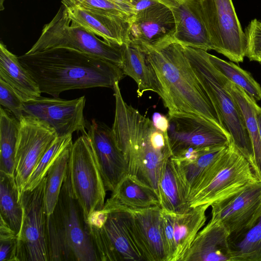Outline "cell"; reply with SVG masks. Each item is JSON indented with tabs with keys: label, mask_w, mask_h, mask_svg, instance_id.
<instances>
[{
	"label": "cell",
	"mask_w": 261,
	"mask_h": 261,
	"mask_svg": "<svg viewBox=\"0 0 261 261\" xmlns=\"http://www.w3.org/2000/svg\"><path fill=\"white\" fill-rule=\"evenodd\" d=\"M119 82L113 88L115 111L111 129L114 140L124 156L127 175L151 189L159 199V178L172 155L168 134L124 101Z\"/></svg>",
	"instance_id": "6da1fadb"
},
{
	"label": "cell",
	"mask_w": 261,
	"mask_h": 261,
	"mask_svg": "<svg viewBox=\"0 0 261 261\" xmlns=\"http://www.w3.org/2000/svg\"><path fill=\"white\" fill-rule=\"evenodd\" d=\"M18 58L41 92L54 97L72 89L113 88L124 76L121 67L111 62L68 48L24 54Z\"/></svg>",
	"instance_id": "7a4b0ae2"
},
{
	"label": "cell",
	"mask_w": 261,
	"mask_h": 261,
	"mask_svg": "<svg viewBox=\"0 0 261 261\" xmlns=\"http://www.w3.org/2000/svg\"><path fill=\"white\" fill-rule=\"evenodd\" d=\"M137 46L145 54L162 87L163 102L168 110V116H199L227 132L222 126L181 44L173 40L155 47Z\"/></svg>",
	"instance_id": "3957f363"
},
{
	"label": "cell",
	"mask_w": 261,
	"mask_h": 261,
	"mask_svg": "<svg viewBox=\"0 0 261 261\" xmlns=\"http://www.w3.org/2000/svg\"><path fill=\"white\" fill-rule=\"evenodd\" d=\"M49 261H99L83 210L72 192L69 169L47 217Z\"/></svg>",
	"instance_id": "277c9868"
},
{
	"label": "cell",
	"mask_w": 261,
	"mask_h": 261,
	"mask_svg": "<svg viewBox=\"0 0 261 261\" xmlns=\"http://www.w3.org/2000/svg\"><path fill=\"white\" fill-rule=\"evenodd\" d=\"M182 46L222 126L229 133L233 143L252 166L253 155L250 138L241 111L225 87L227 79L211 63L207 51Z\"/></svg>",
	"instance_id": "5b68a950"
},
{
	"label": "cell",
	"mask_w": 261,
	"mask_h": 261,
	"mask_svg": "<svg viewBox=\"0 0 261 261\" xmlns=\"http://www.w3.org/2000/svg\"><path fill=\"white\" fill-rule=\"evenodd\" d=\"M260 181L232 141L203 173L188 198L189 207L229 198Z\"/></svg>",
	"instance_id": "8992f818"
},
{
	"label": "cell",
	"mask_w": 261,
	"mask_h": 261,
	"mask_svg": "<svg viewBox=\"0 0 261 261\" xmlns=\"http://www.w3.org/2000/svg\"><path fill=\"white\" fill-rule=\"evenodd\" d=\"M63 48L75 50L111 62L121 67L122 47L101 40L84 27L71 20L62 4L53 19L25 54Z\"/></svg>",
	"instance_id": "52a82bcc"
},
{
	"label": "cell",
	"mask_w": 261,
	"mask_h": 261,
	"mask_svg": "<svg viewBox=\"0 0 261 261\" xmlns=\"http://www.w3.org/2000/svg\"><path fill=\"white\" fill-rule=\"evenodd\" d=\"M86 222L99 260H144L121 209L104 205L93 212Z\"/></svg>",
	"instance_id": "ba28073f"
},
{
	"label": "cell",
	"mask_w": 261,
	"mask_h": 261,
	"mask_svg": "<svg viewBox=\"0 0 261 261\" xmlns=\"http://www.w3.org/2000/svg\"><path fill=\"white\" fill-rule=\"evenodd\" d=\"M69 169L72 192L86 221L93 212L103 208L107 191L87 132L73 143Z\"/></svg>",
	"instance_id": "9c48e42d"
},
{
	"label": "cell",
	"mask_w": 261,
	"mask_h": 261,
	"mask_svg": "<svg viewBox=\"0 0 261 261\" xmlns=\"http://www.w3.org/2000/svg\"><path fill=\"white\" fill-rule=\"evenodd\" d=\"M202 18L214 50L243 62L247 45L232 0H201Z\"/></svg>",
	"instance_id": "30bf717a"
},
{
	"label": "cell",
	"mask_w": 261,
	"mask_h": 261,
	"mask_svg": "<svg viewBox=\"0 0 261 261\" xmlns=\"http://www.w3.org/2000/svg\"><path fill=\"white\" fill-rule=\"evenodd\" d=\"M46 176L34 189L19 197L23 215L18 234L17 261H49L47 217L44 209Z\"/></svg>",
	"instance_id": "8fae6325"
},
{
	"label": "cell",
	"mask_w": 261,
	"mask_h": 261,
	"mask_svg": "<svg viewBox=\"0 0 261 261\" xmlns=\"http://www.w3.org/2000/svg\"><path fill=\"white\" fill-rule=\"evenodd\" d=\"M19 122L14 175L20 197L33 170L58 135L51 126L35 117L23 115Z\"/></svg>",
	"instance_id": "7c38bea8"
},
{
	"label": "cell",
	"mask_w": 261,
	"mask_h": 261,
	"mask_svg": "<svg viewBox=\"0 0 261 261\" xmlns=\"http://www.w3.org/2000/svg\"><path fill=\"white\" fill-rule=\"evenodd\" d=\"M168 117L167 134L172 155L189 148L228 145L232 141L229 133L202 117L176 114Z\"/></svg>",
	"instance_id": "4fadbf2b"
},
{
	"label": "cell",
	"mask_w": 261,
	"mask_h": 261,
	"mask_svg": "<svg viewBox=\"0 0 261 261\" xmlns=\"http://www.w3.org/2000/svg\"><path fill=\"white\" fill-rule=\"evenodd\" d=\"M85 96L72 100L40 96L23 102L24 115L43 120L51 126L58 136L72 135L75 132L87 133L84 116Z\"/></svg>",
	"instance_id": "5bb4252c"
},
{
	"label": "cell",
	"mask_w": 261,
	"mask_h": 261,
	"mask_svg": "<svg viewBox=\"0 0 261 261\" xmlns=\"http://www.w3.org/2000/svg\"><path fill=\"white\" fill-rule=\"evenodd\" d=\"M211 206L210 220L221 222L230 237H239L252 228L261 217V181Z\"/></svg>",
	"instance_id": "9a60e30c"
},
{
	"label": "cell",
	"mask_w": 261,
	"mask_h": 261,
	"mask_svg": "<svg viewBox=\"0 0 261 261\" xmlns=\"http://www.w3.org/2000/svg\"><path fill=\"white\" fill-rule=\"evenodd\" d=\"M210 206L202 204L176 214L162 208L161 222L166 261H183L192 244L206 221Z\"/></svg>",
	"instance_id": "2e32d148"
},
{
	"label": "cell",
	"mask_w": 261,
	"mask_h": 261,
	"mask_svg": "<svg viewBox=\"0 0 261 261\" xmlns=\"http://www.w3.org/2000/svg\"><path fill=\"white\" fill-rule=\"evenodd\" d=\"M105 205L123 212L126 224L144 260L166 261L160 205L143 208Z\"/></svg>",
	"instance_id": "e0dca14e"
},
{
	"label": "cell",
	"mask_w": 261,
	"mask_h": 261,
	"mask_svg": "<svg viewBox=\"0 0 261 261\" xmlns=\"http://www.w3.org/2000/svg\"><path fill=\"white\" fill-rule=\"evenodd\" d=\"M171 11L175 23L174 40L182 46L214 50L202 18L201 0H153Z\"/></svg>",
	"instance_id": "ac0fdd59"
},
{
	"label": "cell",
	"mask_w": 261,
	"mask_h": 261,
	"mask_svg": "<svg viewBox=\"0 0 261 261\" xmlns=\"http://www.w3.org/2000/svg\"><path fill=\"white\" fill-rule=\"evenodd\" d=\"M175 23L166 6L157 3L137 12L129 29V42L155 47L175 40Z\"/></svg>",
	"instance_id": "d6986e66"
},
{
	"label": "cell",
	"mask_w": 261,
	"mask_h": 261,
	"mask_svg": "<svg viewBox=\"0 0 261 261\" xmlns=\"http://www.w3.org/2000/svg\"><path fill=\"white\" fill-rule=\"evenodd\" d=\"M106 191L112 192L127 175L124 156L117 146L112 129L95 119L87 127Z\"/></svg>",
	"instance_id": "ffe728a7"
},
{
	"label": "cell",
	"mask_w": 261,
	"mask_h": 261,
	"mask_svg": "<svg viewBox=\"0 0 261 261\" xmlns=\"http://www.w3.org/2000/svg\"><path fill=\"white\" fill-rule=\"evenodd\" d=\"M71 20L84 27L103 40L119 46L128 43L133 19L77 6L62 0Z\"/></svg>",
	"instance_id": "44dd1931"
},
{
	"label": "cell",
	"mask_w": 261,
	"mask_h": 261,
	"mask_svg": "<svg viewBox=\"0 0 261 261\" xmlns=\"http://www.w3.org/2000/svg\"><path fill=\"white\" fill-rule=\"evenodd\" d=\"M230 238L221 222L210 220L198 232L183 261H231Z\"/></svg>",
	"instance_id": "7402d4cb"
},
{
	"label": "cell",
	"mask_w": 261,
	"mask_h": 261,
	"mask_svg": "<svg viewBox=\"0 0 261 261\" xmlns=\"http://www.w3.org/2000/svg\"><path fill=\"white\" fill-rule=\"evenodd\" d=\"M122 47L121 68L124 75L132 77L137 83V93L139 97L144 92L151 91L164 99L162 87L145 54L137 45L130 42Z\"/></svg>",
	"instance_id": "603a6c76"
},
{
	"label": "cell",
	"mask_w": 261,
	"mask_h": 261,
	"mask_svg": "<svg viewBox=\"0 0 261 261\" xmlns=\"http://www.w3.org/2000/svg\"><path fill=\"white\" fill-rule=\"evenodd\" d=\"M0 79L6 82L23 102L41 96L36 82L20 63L18 57L0 43Z\"/></svg>",
	"instance_id": "cb8c5ba5"
},
{
	"label": "cell",
	"mask_w": 261,
	"mask_h": 261,
	"mask_svg": "<svg viewBox=\"0 0 261 261\" xmlns=\"http://www.w3.org/2000/svg\"><path fill=\"white\" fill-rule=\"evenodd\" d=\"M225 87L239 106L243 116L248 132L252 149L253 171L261 181V140L255 109L257 102L252 99L242 89L231 81L226 80Z\"/></svg>",
	"instance_id": "d4e9b609"
},
{
	"label": "cell",
	"mask_w": 261,
	"mask_h": 261,
	"mask_svg": "<svg viewBox=\"0 0 261 261\" xmlns=\"http://www.w3.org/2000/svg\"><path fill=\"white\" fill-rule=\"evenodd\" d=\"M105 204L143 208L160 205V200L153 190L126 175L118 184Z\"/></svg>",
	"instance_id": "484cf974"
},
{
	"label": "cell",
	"mask_w": 261,
	"mask_h": 261,
	"mask_svg": "<svg viewBox=\"0 0 261 261\" xmlns=\"http://www.w3.org/2000/svg\"><path fill=\"white\" fill-rule=\"evenodd\" d=\"M158 188L160 205L162 210L179 214L189 208L183 186L171 158L166 162L161 173Z\"/></svg>",
	"instance_id": "4316f807"
},
{
	"label": "cell",
	"mask_w": 261,
	"mask_h": 261,
	"mask_svg": "<svg viewBox=\"0 0 261 261\" xmlns=\"http://www.w3.org/2000/svg\"><path fill=\"white\" fill-rule=\"evenodd\" d=\"M228 145L202 148L197 158L190 161H175L171 159L176 169L187 201L192 188Z\"/></svg>",
	"instance_id": "83f0119b"
},
{
	"label": "cell",
	"mask_w": 261,
	"mask_h": 261,
	"mask_svg": "<svg viewBox=\"0 0 261 261\" xmlns=\"http://www.w3.org/2000/svg\"><path fill=\"white\" fill-rule=\"evenodd\" d=\"M1 218L18 235L21 225L23 211L14 174L0 171Z\"/></svg>",
	"instance_id": "f1b7e54d"
},
{
	"label": "cell",
	"mask_w": 261,
	"mask_h": 261,
	"mask_svg": "<svg viewBox=\"0 0 261 261\" xmlns=\"http://www.w3.org/2000/svg\"><path fill=\"white\" fill-rule=\"evenodd\" d=\"M9 110H0V171L14 174L19 122Z\"/></svg>",
	"instance_id": "f546056e"
},
{
	"label": "cell",
	"mask_w": 261,
	"mask_h": 261,
	"mask_svg": "<svg viewBox=\"0 0 261 261\" xmlns=\"http://www.w3.org/2000/svg\"><path fill=\"white\" fill-rule=\"evenodd\" d=\"M72 142L60 154L48 169L44 192V209L47 215L53 213L58 202L68 168Z\"/></svg>",
	"instance_id": "4dcf8cb0"
},
{
	"label": "cell",
	"mask_w": 261,
	"mask_h": 261,
	"mask_svg": "<svg viewBox=\"0 0 261 261\" xmlns=\"http://www.w3.org/2000/svg\"><path fill=\"white\" fill-rule=\"evenodd\" d=\"M208 59L215 67L227 79L242 89L256 102L261 100V86L251 73L232 61H227L208 54Z\"/></svg>",
	"instance_id": "1f68e13d"
},
{
	"label": "cell",
	"mask_w": 261,
	"mask_h": 261,
	"mask_svg": "<svg viewBox=\"0 0 261 261\" xmlns=\"http://www.w3.org/2000/svg\"><path fill=\"white\" fill-rule=\"evenodd\" d=\"M72 142V135L56 138L33 170L23 191L33 190L41 182L60 154Z\"/></svg>",
	"instance_id": "d6a6232c"
},
{
	"label": "cell",
	"mask_w": 261,
	"mask_h": 261,
	"mask_svg": "<svg viewBox=\"0 0 261 261\" xmlns=\"http://www.w3.org/2000/svg\"><path fill=\"white\" fill-rule=\"evenodd\" d=\"M231 248V261H261V217Z\"/></svg>",
	"instance_id": "836d02e7"
},
{
	"label": "cell",
	"mask_w": 261,
	"mask_h": 261,
	"mask_svg": "<svg viewBox=\"0 0 261 261\" xmlns=\"http://www.w3.org/2000/svg\"><path fill=\"white\" fill-rule=\"evenodd\" d=\"M71 3L85 8L109 13L133 19L137 12L135 8L118 4L110 0H68Z\"/></svg>",
	"instance_id": "e575fe53"
},
{
	"label": "cell",
	"mask_w": 261,
	"mask_h": 261,
	"mask_svg": "<svg viewBox=\"0 0 261 261\" xmlns=\"http://www.w3.org/2000/svg\"><path fill=\"white\" fill-rule=\"evenodd\" d=\"M0 261H17L18 235L1 218Z\"/></svg>",
	"instance_id": "d590c367"
},
{
	"label": "cell",
	"mask_w": 261,
	"mask_h": 261,
	"mask_svg": "<svg viewBox=\"0 0 261 261\" xmlns=\"http://www.w3.org/2000/svg\"><path fill=\"white\" fill-rule=\"evenodd\" d=\"M247 50L246 57L250 61H256L261 56V20L252 19L246 27Z\"/></svg>",
	"instance_id": "8d00e7d4"
},
{
	"label": "cell",
	"mask_w": 261,
	"mask_h": 261,
	"mask_svg": "<svg viewBox=\"0 0 261 261\" xmlns=\"http://www.w3.org/2000/svg\"><path fill=\"white\" fill-rule=\"evenodd\" d=\"M0 104L12 113L18 121L24 115L23 101L9 85L1 79Z\"/></svg>",
	"instance_id": "74e56055"
},
{
	"label": "cell",
	"mask_w": 261,
	"mask_h": 261,
	"mask_svg": "<svg viewBox=\"0 0 261 261\" xmlns=\"http://www.w3.org/2000/svg\"><path fill=\"white\" fill-rule=\"evenodd\" d=\"M152 122L156 128L164 133H167L169 126L168 117L160 113L155 112L152 115Z\"/></svg>",
	"instance_id": "f35d334b"
},
{
	"label": "cell",
	"mask_w": 261,
	"mask_h": 261,
	"mask_svg": "<svg viewBox=\"0 0 261 261\" xmlns=\"http://www.w3.org/2000/svg\"><path fill=\"white\" fill-rule=\"evenodd\" d=\"M114 2L133 7L135 9V6L140 0H110ZM136 10V9H135Z\"/></svg>",
	"instance_id": "ab89813d"
},
{
	"label": "cell",
	"mask_w": 261,
	"mask_h": 261,
	"mask_svg": "<svg viewBox=\"0 0 261 261\" xmlns=\"http://www.w3.org/2000/svg\"><path fill=\"white\" fill-rule=\"evenodd\" d=\"M255 109L258 122L260 138L261 140V108L257 104V102L255 105Z\"/></svg>",
	"instance_id": "60d3db41"
},
{
	"label": "cell",
	"mask_w": 261,
	"mask_h": 261,
	"mask_svg": "<svg viewBox=\"0 0 261 261\" xmlns=\"http://www.w3.org/2000/svg\"><path fill=\"white\" fill-rule=\"evenodd\" d=\"M261 63V62H260Z\"/></svg>",
	"instance_id": "b9f144b4"
}]
</instances>
